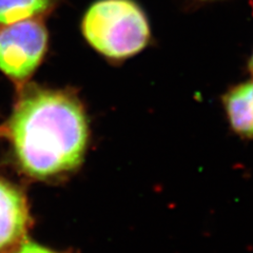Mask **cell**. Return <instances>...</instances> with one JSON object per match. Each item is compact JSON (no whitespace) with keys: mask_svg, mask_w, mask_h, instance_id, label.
I'll return each instance as SVG.
<instances>
[{"mask_svg":"<svg viewBox=\"0 0 253 253\" xmlns=\"http://www.w3.org/2000/svg\"><path fill=\"white\" fill-rule=\"evenodd\" d=\"M197 1H202V2H211V1H217V0H197Z\"/></svg>","mask_w":253,"mask_h":253,"instance_id":"9c48e42d","label":"cell"},{"mask_svg":"<svg viewBox=\"0 0 253 253\" xmlns=\"http://www.w3.org/2000/svg\"><path fill=\"white\" fill-rule=\"evenodd\" d=\"M83 32L95 50L117 61L135 56L152 42L148 16L134 0H98L84 15Z\"/></svg>","mask_w":253,"mask_h":253,"instance_id":"7a4b0ae2","label":"cell"},{"mask_svg":"<svg viewBox=\"0 0 253 253\" xmlns=\"http://www.w3.org/2000/svg\"><path fill=\"white\" fill-rule=\"evenodd\" d=\"M57 0H0V25L34 19L50 12Z\"/></svg>","mask_w":253,"mask_h":253,"instance_id":"8992f818","label":"cell"},{"mask_svg":"<svg viewBox=\"0 0 253 253\" xmlns=\"http://www.w3.org/2000/svg\"><path fill=\"white\" fill-rule=\"evenodd\" d=\"M9 132L22 169L38 178L75 169L88 141L86 118L74 95L35 85L16 102Z\"/></svg>","mask_w":253,"mask_h":253,"instance_id":"6da1fadb","label":"cell"},{"mask_svg":"<svg viewBox=\"0 0 253 253\" xmlns=\"http://www.w3.org/2000/svg\"><path fill=\"white\" fill-rule=\"evenodd\" d=\"M47 47V31L37 19L0 29V71L14 82L27 81L41 65Z\"/></svg>","mask_w":253,"mask_h":253,"instance_id":"3957f363","label":"cell"},{"mask_svg":"<svg viewBox=\"0 0 253 253\" xmlns=\"http://www.w3.org/2000/svg\"><path fill=\"white\" fill-rule=\"evenodd\" d=\"M229 128L245 140H253V79L230 86L221 96Z\"/></svg>","mask_w":253,"mask_h":253,"instance_id":"5b68a950","label":"cell"},{"mask_svg":"<svg viewBox=\"0 0 253 253\" xmlns=\"http://www.w3.org/2000/svg\"><path fill=\"white\" fill-rule=\"evenodd\" d=\"M248 70H249V72L253 75V52L248 60Z\"/></svg>","mask_w":253,"mask_h":253,"instance_id":"ba28073f","label":"cell"},{"mask_svg":"<svg viewBox=\"0 0 253 253\" xmlns=\"http://www.w3.org/2000/svg\"><path fill=\"white\" fill-rule=\"evenodd\" d=\"M29 221L22 194L13 186L0 180V251L19 242Z\"/></svg>","mask_w":253,"mask_h":253,"instance_id":"277c9868","label":"cell"},{"mask_svg":"<svg viewBox=\"0 0 253 253\" xmlns=\"http://www.w3.org/2000/svg\"><path fill=\"white\" fill-rule=\"evenodd\" d=\"M16 253H55V252L46 248L38 246L36 244L28 243L23 245V246H21Z\"/></svg>","mask_w":253,"mask_h":253,"instance_id":"52a82bcc","label":"cell"}]
</instances>
